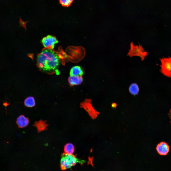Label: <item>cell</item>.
Segmentation results:
<instances>
[{
	"label": "cell",
	"mask_w": 171,
	"mask_h": 171,
	"mask_svg": "<svg viewBox=\"0 0 171 171\" xmlns=\"http://www.w3.org/2000/svg\"><path fill=\"white\" fill-rule=\"evenodd\" d=\"M37 64L42 72L48 74L55 72L59 74L57 69L60 61L58 54L52 49L46 48L43 50L37 57Z\"/></svg>",
	"instance_id": "obj_1"
},
{
	"label": "cell",
	"mask_w": 171,
	"mask_h": 171,
	"mask_svg": "<svg viewBox=\"0 0 171 171\" xmlns=\"http://www.w3.org/2000/svg\"><path fill=\"white\" fill-rule=\"evenodd\" d=\"M84 161L80 160L74 155L65 153L62 155L60 164L62 170H65L71 168L75 165L77 163H83Z\"/></svg>",
	"instance_id": "obj_2"
},
{
	"label": "cell",
	"mask_w": 171,
	"mask_h": 171,
	"mask_svg": "<svg viewBox=\"0 0 171 171\" xmlns=\"http://www.w3.org/2000/svg\"><path fill=\"white\" fill-rule=\"evenodd\" d=\"M160 60V72L164 76L171 78V57H164Z\"/></svg>",
	"instance_id": "obj_3"
},
{
	"label": "cell",
	"mask_w": 171,
	"mask_h": 171,
	"mask_svg": "<svg viewBox=\"0 0 171 171\" xmlns=\"http://www.w3.org/2000/svg\"><path fill=\"white\" fill-rule=\"evenodd\" d=\"M131 48L128 55L130 57L138 56L140 57L143 60L147 55V52L143 49L142 46L134 45L132 43L131 44Z\"/></svg>",
	"instance_id": "obj_4"
},
{
	"label": "cell",
	"mask_w": 171,
	"mask_h": 171,
	"mask_svg": "<svg viewBox=\"0 0 171 171\" xmlns=\"http://www.w3.org/2000/svg\"><path fill=\"white\" fill-rule=\"evenodd\" d=\"M42 42L43 46L46 48L52 50L58 41L55 37L49 35L43 38Z\"/></svg>",
	"instance_id": "obj_5"
},
{
	"label": "cell",
	"mask_w": 171,
	"mask_h": 171,
	"mask_svg": "<svg viewBox=\"0 0 171 171\" xmlns=\"http://www.w3.org/2000/svg\"><path fill=\"white\" fill-rule=\"evenodd\" d=\"M156 149L160 155L165 156L169 152L170 147L166 142H161L157 145Z\"/></svg>",
	"instance_id": "obj_6"
},
{
	"label": "cell",
	"mask_w": 171,
	"mask_h": 171,
	"mask_svg": "<svg viewBox=\"0 0 171 171\" xmlns=\"http://www.w3.org/2000/svg\"><path fill=\"white\" fill-rule=\"evenodd\" d=\"M29 122L28 119L23 115H21L17 118L16 123L19 128H22L26 127Z\"/></svg>",
	"instance_id": "obj_7"
},
{
	"label": "cell",
	"mask_w": 171,
	"mask_h": 171,
	"mask_svg": "<svg viewBox=\"0 0 171 171\" xmlns=\"http://www.w3.org/2000/svg\"><path fill=\"white\" fill-rule=\"evenodd\" d=\"M83 74L82 68L79 66L72 67L70 70V75L71 76H81Z\"/></svg>",
	"instance_id": "obj_8"
},
{
	"label": "cell",
	"mask_w": 171,
	"mask_h": 171,
	"mask_svg": "<svg viewBox=\"0 0 171 171\" xmlns=\"http://www.w3.org/2000/svg\"><path fill=\"white\" fill-rule=\"evenodd\" d=\"M83 81L81 76H71L68 78L69 84L71 86L77 85L81 84Z\"/></svg>",
	"instance_id": "obj_9"
},
{
	"label": "cell",
	"mask_w": 171,
	"mask_h": 171,
	"mask_svg": "<svg viewBox=\"0 0 171 171\" xmlns=\"http://www.w3.org/2000/svg\"><path fill=\"white\" fill-rule=\"evenodd\" d=\"M48 125L45 121H44L42 120L36 122L34 124V126L37 128L38 132L46 130Z\"/></svg>",
	"instance_id": "obj_10"
},
{
	"label": "cell",
	"mask_w": 171,
	"mask_h": 171,
	"mask_svg": "<svg viewBox=\"0 0 171 171\" xmlns=\"http://www.w3.org/2000/svg\"><path fill=\"white\" fill-rule=\"evenodd\" d=\"M25 105L29 107H32L35 106V100L34 98L32 96L27 97L24 101Z\"/></svg>",
	"instance_id": "obj_11"
},
{
	"label": "cell",
	"mask_w": 171,
	"mask_h": 171,
	"mask_svg": "<svg viewBox=\"0 0 171 171\" xmlns=\"http://www.w3.org/2000/svg\"><path fill=\"white\" fill-rule=\"evenodd\" d=\"M139 89L138 85L136 83L131 84L129 88L130 93L133 95H137L138 93Z\"/></svg>",
	"instance_id": "obj_12"
},
{
	"label": "cell",
	"mask_w": 171,
	"mask_h": 171,
	"mask_svg": "<svg viewBox=\"0 0 171 171\" xmlns=\"http://www.w3.org/2000/svg\"><path fill=\"white\" fill-rule=\"evenodd\" d=\"M74 151L73 145L71 143H68L66 144L64 147L65 153L68 154H72Z\"/></svg>",
	"instance_id": "obj_13"
},
{
	"label": "cell",
	"mask_w": 171,
	"mask_h": 171,
	"mask_svg": "<svg viewBox=\"0 0 171 171\" xmlns=\"http://www.w3.org/2000/svg\"><path fill=\"white\" fill-rule=\"evenodd\" d=\"M74 0H59V3L63 7H68L73 3Z\"/></svg>",
	"instance_id": "obj_14"
},
{
	"label": "cell",
	"mask_w": 171,
	"mask_h": 171,
	"mask_svg": "<svg viewBox=\"0 0 171 171\" xmlns=\"http://www.w3.org/2000/svg\"><path fill=\"white\" fill-rule=\"evenodd\" d=\"M112 106L113 108H116L117 106V104L116 103H113L112 104Z\"/></svg>",
	"instance_id": "obj_15"
},
{
	"label": "cell",
	"mask_w": 171,
	"mask_h": 171,
	"mask_svg": "<svg viewBox=\"0 0 171 171\" xmlns=\"http://www.w3.org/2000/svg\"><path fill=\"white\" fill-rule=\"evenodd\" d=\"M168 115H169V117L170 118V119H171L170 122H171V109H170V110L169 111V113L168 114Z\"/></svg>",
	"instance_id": "obj_16"
}]
</instances>
